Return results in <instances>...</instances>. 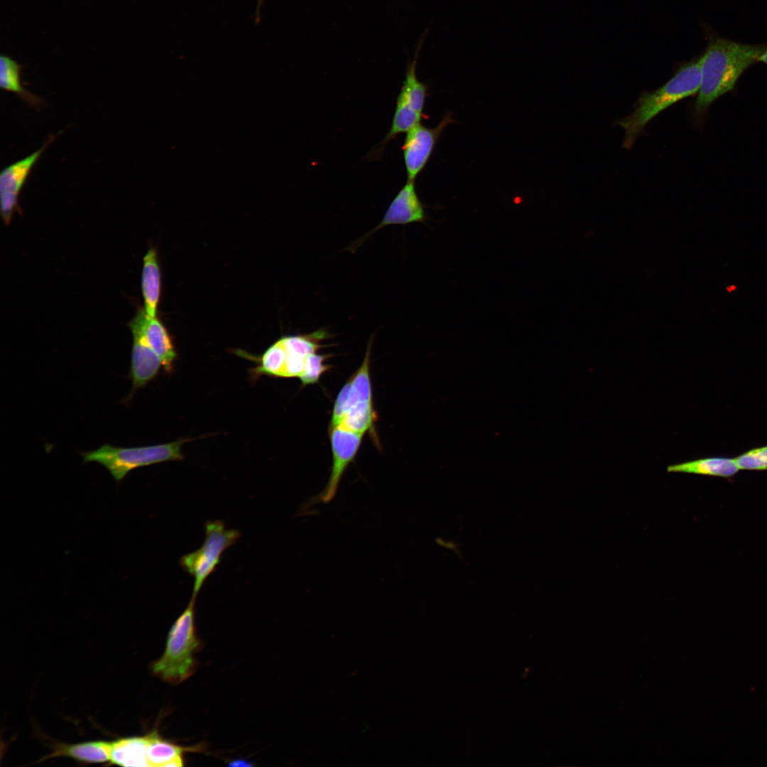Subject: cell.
I'll use <instances>...</instances> for the list:
<instances>
[{
  "instance_id": "cell-1",
  "label": "cell",
  "mask_w": 767,
  "mask_h": 767,
  "mask_svg": "<svg viewBox=\"0 0 767 767\" xmlns=\"http://www.w3.org/2000/svg\"><path fill=\"white\" fill-rule=\"evenodd\" d=\"M766 47L718 37L709 39L705 53L700 55V86L692 107V115L697 123L704 119L716 99L734 89L740 76L758 62Z\"/></svg>"
},
{
  "instance_id": "cell-2",
  "label": "cell",
  "mask_w": 767,
  "mask_h": 767,
  "mask_svg": "<svg viewBox=\"0 0 767 767\" xmlns=\"http://www.w3.org/2000/svg\"><path fill=\"white\" fill-rule=\"evenodd\" d=\"M701 81V58L678 63L673 77L652 92H643L633 111L616 123L625 131L623 147L631 149L646 125L660 112L679 101L695 95Z\"/></svg>"
},
{
  "instance_id": "cell-3",
  "label": "cell",
  "mask_w": 767,
  "mask_h": 767,
  "mask_svg": "<svg viewBox=\"0 0 767 767\" xmlns=\"http://www.w3.org/2000/svg\"><path fill=\"white\" fill-rule=\"evenodd\" d=\"M195 604L191 598L171 626L163 655L150 665L155 676L174 685L190 678L197 665L195 654L202 643L195 634Z\"/></svg>"
},
{
  "instance_id": "cell-4",
  "label": "cell",
  "mask_w": 767,
  "mask_h": 767,
  "mask_svg": "<svg viewBox=\"0 0 767 767\" xmlns=\"http://www.w3.org/2000/svg\"><path fill=\"white\" fill-rule=\"evenodd\" d=\"M190 440L191 439L183 438L163 444L126 447L104 444L81 455L83 462H94L102 464L116 482H120L135 469L183 459L182 445Z\"/></svg>"
},
{
  "instance_id": "cell-5",
  "label": "cell",
  "mask_w": 767,
  "mask_h": 767,
  "mask_svg": "<svg viewBox=\"0 0 767 767\" xmlns=\"http://www.w3.org/2000/svg\"><path fill=\"white\" fill-rule=\"evenodd\" d=\"M205 537L202 545L197 550L183 555L180 559L182 567L194 578L192 598L196 599L204 582L214 570L223 553L239 538L236 529H228L221 521H210L205 523Z\"/></svg>"
},
{
  "instance_id": "cell-6",
  "label": "cell",
  "mask_w": 767,
  "mask_h": 767,
  "mask_svg": "<svg viewBox=\"0 0 767 767\" xmlns=\"http://www.w3.org/2000/svg\"><path fill=\"white\" fill-rule=\"evenodd\" d=\"M363 434L342 426L330 429V440L332 452V464L329 479L324 489L306 501L303 512L319 504H328L335 497L339 483L349 464L354 459L361 445Z\"/></svg>"
},
{
  "instance_id": "cell-7",
  "label": "cell",
  "mask_w": 767,
  "mask_h": 767,
  "mask_svg": "<svg viewBox=\"0 0 767 767\" xmlns=\"http://www.w3.org/2000/svg\"><path fill=\"white\" fill-rule=\"evenodd\" d=\"M452 122L454 120L451 114H447L434 128L425 127L420 123L406 133L401 150L407 181L415 182L428 163L442 131Z\"/></svg>"
},
{
  "instance_id": "cell-8",
  "label": "cell",
  "mask_w": 767,
  "mask_h": 767,
  "mask_svg": "<svg viewBox=\"0 0 767 767\" xmlns=\"http://www.w3.org/2000/svg\"><path fill=\"white\" fill-rule=\"evenodd\" d=\"M132 333L133 344L128 377L131 381V390L124 401H130L138 389L146 386L158 376L162 362L146 341L139 321L135 315L128 324Z\"/></svg>"
},
{
  "instance_id": "cell-9",
  "label": "cell",
  "mask_w": 767,
  "mask_h": 767,
  "mask_svg": "<svg viewBox=\"0 0 767 767\" xmlns=\"http://www.w3.org/2000/svg\"><path fill=\"white\" fill-rule=\"evenodd\" d=\"M55 138V136H50L39 149L1 171L0 174L1 213L5 224H8L11 222L13 212L18 208L20 190L33 166Z\"/></svg>"
},
{
  "instance_id": "cell-10",
  "label": "cell",
  "mask_w": 767,
  "mask_h": 767,
  "mask_svg": "<svg viewBox=\"0 0 767 767\" xmlns=\"http://www.w3.org/2000/svg\"><path fill=\"white\" fill-rule=\"evenodd\" d=\"M425 219L424 205L417 194L415 182L407 181L390 203L381 221L355 244V249L364 239L386 226L423 222Z\"/></svg>"
},
{
  "instance_id": "cell-11",
  "label": "cell",
  "mask_w": 767,
  "mask_h": 767,
  "mask_svg": "<svg viewBox=\"0 0 767 767\" xmlns=\"http://www.w3.org/2000/svg\"><path fill=\"white\" fill-rule=\"evenodd\" d=\"M328 337L327 332L321 329L308 334L289 335L280 338L283 349L281 378H300L308 356L323 347L320 342Z\"/></svg>"
},
{
  "instance_id": "cell-12",
  "label": "cell",
  "mask_w": 767,
  "mask_h": 767,
  "mask_svg": "<svg viewBox=\"0 0 767 767\" xmlns=\"http://www.w3.org/2000/svg\"><path fill=\"white\" fill-rule=\"evenodd\" d=\"M135 315L146 341L159 357L163 369L171 373L178 354L167 329L156 316H148L143 308H140Z\"/></svg>"
},
{
  "instance_id": "cell-13",
  "label": "cell",
  "mask_w": 767,
  "mask_h": 767,
  "mask_svg": "<svg viewBox=\"0 0 767 767\" xmlns=\"http://www.w3.org/2000/svg\"><path fill=\"white\" fill-rule=\"evenodd\" d=\"M111 741H89L78 744H57L53 752L41 760L54 757H69L85 763H103L110 761Z\"/></svg>"
},
{
  "instance_id": "cell-14",
  "label": "cell",
  "mask_w": 767,
  "mask_h": 767,
  "mask_svg": "<svg viewBox=\"0 0 767 767\" xmlns=\"http://www.w3.org/2000/svg\"><path fill=\"white\" fill-rule=\"evenodd\" d=\"M200 747H183L160 736L157 731L148 734L146 756L148 766L178 767L184 765L185 751H199Z\"/></svg>"
},
{
  "instance_id": "cell-15",
  "label": "cell",
  "mask_w": 767,
  "mask_h": 767,
  "mask_svg": "<svg viewBox=\"0 0 767 767\" xmlns=\"http://www.w3.org/2000/svg\"><path fill=\"white\" fill-rule=\"evenodd\" d=\"M161 271L156 251L150 249L143 257L141 275V290L144 300V310L148 316H156V310L161 295Z\"/></svg>"
},
{
  "instance_id": "cell-16",
  "label": "cell",
  "mask_w": 767,
  "mask_h": 767,
  "mask_svg": "<svg viewBox=\"0 0 767 767\" xmlns=\"http://www.w3.org/2000/svg\"><path fill=\"white\" fill-rule=\"evenodd\" d=\"M148 734L121 738L111 741L110 762L121 766H148L146 756Z\"/></svg>"
},
{
  "instance_id": "cell-17",
  "label": "cell",
  "mask_w": 767,
  "mask_h": 767,
  "mask_svg": "<svg viewBox=\"0 0 767 767\" xmlns=\"http://www.w3.org/2000/svg\"><path fill=\"white\" fill-rule=\"evenodd\" d=\"M669 472H683L708 476L729 477L739 469L735 459L722 457L702 458L669 465Z\"/></svg>"
},
{
  "instance_id": "cell-18",
  "label": "cell",
  "mask_w": 767,
  "mask_h": 767,
  "mask_svg": "<svg viewBox=\"0 0 767 767\" xmlns=\"http://www.w3.org/2000/svg\"><path fill=\"white\" fill-rule=\"evenodd\" d=\"M423 116V114L417 112L405 102L396 100L391 128L382 141L369 154V158L374 160L380 158L386 146L391 140L398 134L407 133L420 124Z\"/></svg>"
},
{
  "instance_id": "cell-19",
  "label": "cell",
  "mask_w": 767,
  "mask_h": 767,
  "mask_svg": "<svg viewBox=\"0 0 767 767\" xmlns=\"http://www.w3.org/2000/svg\"><path fill=\"white\" fill-rule=\"evenodd\" d=\"M21 66L7 55L0 56V86L8 92L18 95L22 100L34 107L40 108L44 105L43 99L23 88L21 83Z\"/></svg>"
},
{
  "instance_id": "cell-20",
  "label": "cell",
  "mask_w": 767,
  "mask_h": 767,
  "mask_svg": "<svg viewBox=\"0 0 767 767\" xmlns=\"http://www.w3.org/2000/svg\"><path fill=\"white\" fill-rule=\"evenodd\" d=\"M423 40L417 49L413 61L408 63L403 85L396 99L420 114H423L428 91L426 85L420 82L416 75L417 58Z\"/></svg>"
},
{
  "instance_id": "cell-21",
  "label": "cell",
  "mask_w": 767,
  "mask_h": 767,
  "mask_svg": "<svg viewBox=\"0 0 767 767\" xmlns=\"http://www.w3.org/2000/svg\"><path fill=\"white\" fill-rule=\"evenodd\" d=\"M371 342L372 341L371 339L361 365L349 379L351 381L350 408L357 402L364 401L372 403L371 385L369 374Z\"/></svg>"
},
{
  "instance_id": "cell-22",
  "label": "cell",
  "mask_w": 767,
  "mask_h": 767,
  "mask_svg": "<svg viewBox=\"0 0 767 767\" xmlns=\"http://www.w3.org/2000/svg\"><path fill=\"white\" fill-rule=\"evenodd\" d=\"M375 411L370 402H357L345 413L340 426L364 434L374 428Z\"/></svg>"
},
{
  "instance_id": "cell-23",
  "label": "cell",
  "mask_w": 767,
  "mask_h": 767,
  "mask_svg": "<svg viewBox=\"0 0 767 767\" xmlns=\"http://www.w3.org/2000/svg\"><path fill=\"white\" fill-rule=\"evenodd\" d=\"M328 357L329 354H320L316 352L308 356L303 372L299 378L303 386L316 384L322 374L330 368L329 364L325 363Z\"/></svg>"
},
{
  "instance_id": "cell-24",
  "label": "cell",
  "mask_w": 767,
  "mask_h": 767,
  "mask_svg": "<svg viewBox=\"0 0 767 767\" xmlns=\"http://www.w3.org/2000/svg\"><path fill=\"white\" fill-rule=\"evenodd\" d=\"M734 459L740 470H766L767 445L751 449Z\"/></svg>"
},
{
  "instance_id": "cell-25",
  "label": "cell",
  "mask_w": 767,
  "mask_h": 767,
  "mask_svg": "<svg viewBox=\"0 0 767 767\" xmlns=\"http://www.w3.org/2000/svg\"><path fill=\"white\" fill-rule=\"evenodd\" d=\"M350 388L351 381L349 379L336 398L329 429L341 425L344 415L350 407Z\"/></svg>"
},
{
  "instance_id": "cell-26",
  "label": "cell",
  "mask_w": 767,
  "mask_h": 767,
  "mask_svg": "<svg viewBox=\"0 0 767 767\" xmlns=\"http://www.w3.org/2000/svg\"><path fill=\"white\" fill-rule=\"evenodd\" d=\"M229 766L238 767V766H251L252 765L251 764V763L249 761H246L244 759H236V760L232 761L229 763Z\"/></svg>"
},
{
  "instance_id": "cell-27",
  "label": "cell",
  "mask_w": 767,
  "mask_h": 767,
  "mask_svg": "<svg viewBox=\"0 0 767 767\" xmlns=\"http://www.w3.org/2000/svg\"><path fill=\"white\" fill-rule=\"evenodd\" d=\"M758 62H761L767 65V46L758 56Z\"/></svg>"
}]
</instances>
